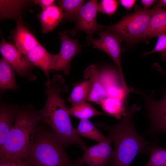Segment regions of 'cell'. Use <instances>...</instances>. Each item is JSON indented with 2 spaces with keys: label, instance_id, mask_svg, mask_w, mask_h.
<instances>
[{
  "label": "cell",
  "instance_id": "7a4b0ae2",
  "mask_svg": "<svg viewBox=\"0 0 166 166\" xmlns=\"http://www.w3.org/2000/svg\"><path fill=\"white\" fill-rule=\"evenodd\" d=\"M139 109V107L133 105L126 116L114 125L98 124L107 132L113 144L110 166H130L137 154H149L147 147L149 143L138 133L133 122L134 114Z\"/></svg>",
  "mask_w": 166,
  "mask_h": 166
},
{
  "label": "cell",
  "instance_id": "4316f807",
  "mask_svg": "<svg viewBox=\"0 0 166 166\" xmlns=\"http://www.w3.org/2000/svg\"><path fill=\"white\" fill-rule=\"evenodd\" d=\"M157 37V41L154 48L151 51L144 53L143 55L160 52L162 57L164 59L166 58V35L162 33L158 35Z\"/></svg>",
  "mask_w": 166,
  "mask_h": 166
},
{
  "label": "cell",
  "instance_id": "30bf717a",
  "mask_svg": "<svg viewBox=\"0 0 166 166\" xmlns=\"http://www.w3.org/2000/svg\"><path fill=\"white\" fill-rule=\"evenodd\" d=\"M112 141L108 137L94 145L87 147L76 161L88 166H109L113 153Z\"/></svg>",
  "mask_w": 166,
  "mask_h": 166
},
{
  "label": "cell",
  "instance_id": "e0dca14e",
  "mask_svg": "<svg viewBox=\"0 0 166 166\" xmlns=\"http://www.w3.org/2000/svg\"><path fill=\"white\" fill-rule=\"evenodd\" d=\"M148 28L143 40L157 37L166 31V10L155 6Z\"/></svg>",
  "mask_w": 166,
  "mask_h": 166
},
{
  "label": "cell",
  "instance_id": "cb8c5ba5",
  "mask_svg": "<svg viewBox=\"0 0 166 166\" xmlns=\"http://www.w3.org/2000/svg\"><path fill=\"white\" fill-rule=\"evenodd\" d=\"M91 87L90 81L88 79L76 85L69 97L67 101L72 105L87 101Z\"/></svg>",
  "mask_w": 166,
  "mask_h": 166
},
{
  "label": "cell",
  "instance_id": "6da1fadb",
  "mask_svg": "<svg viewBox=\"0 0 166 166\" xmlns=\"http://www.w3.org/2000/svg\"><path fill=\"white\" fill-rule=\"evenodd\" d=\"M47 98L45 105L40 110L42 121L47 124L65 146L77 144L84 150L85 142L76 133L73 126L65 100L61 94L69 88L62 76L56 74L46 82Z\"/></svg>",
  "mask_w": 166,
  "mask_h": 166
},
{
  "label": "cell",
  "instance_id": "4dcf8cb0",
  "mask_svg": "<svg viewBox=\"0 0 166 166\" xmlns=\"http://www.w3.org/2000/svg\"><path fill=\"white\" fill-rule=\"evenodd\" d=\"M156 0H141L140 2L143 8L148 9L152 5L157 2Z\"/></svg>",
  "mask_w": 166,
  "mask_h": 166
},
{
  "label": "cell",
  "instance_id": "d6a6232c",
  "mask_svg": "<svg viewBox=\"0 0 166 166\" xmlns=\"http://www.w3.org/2000/svg\"><path fill=\"white\" fill-rule=\"evenodd\" d=\"M71 166H84L83 164H80L76 161L74 162Z\"/></svg>",
  "mask_w": 166,
  "mask_h": 166
},
{
  "label": "cell",
  "instance_id": "d4e9b609",
  "mask_svg": "<svg viewBox=\"0 0 166 166\" xmlns=\"http://www.w3.org/2000/svg\"><path fill=\"white\" fill-rule=\"evenodd\" d=\"M147 149L149 157L144 166H166V149L156 143L148 146Z\"/></svg>",
  "mask_w": 166,
  "mask_h": 166
},
{
  "label": "cell",
  "instance_id": "83f0119b",
  "mask_svg": "<svg viewBox=\"0 0 166 166\" xmlns=\"http://www.w3.org/2000/svg\"><path fill=\"white\" fill-rule=\"evenodd\" d=\"M0 166H30L26 160L14 158L0 159Z\"/></svg>",
  "mask_w": 166,
  "mask_h": 166
},
{
  "label": "cell",
  "instance_id": "ffe728a7",
  "mask_svg": "<svg viewBox=\"0 0 166 166\" xmlns=\"http://www.w3.org/2000/svg\"><path fill=\"white\" fill-rule=\"evenodd\" d=\"M14 71L9 63L1 57L0 59V88L2 90H15L17 88Z\"/></svg>",
  "mask_w": 166,
  "mask_h": 166
},
{
  "label": "cell",
  "instance_id": "ac0fdd59",
  "mask_svg": "<svg viewBox=\"0 0 166 166\" xmlns=\"http://www.w3.org/2000/svg\"><path fill=\"white\" fill-rule=\"evenodd\" d=\"M18 107L16 105L1 103L0 107V147L3 144L13 127Z\"/></svg>",
  "mask_w": 166,
  "mask_h": 166
},
{
  "label": "cell",
  "instance_id": "f546056e",
  "mask_svg": "<svg viewBox=\"0 0 166 166\" xmlns=\"http://www.w3.org/2000/svg\"><path fill=\"white\" fill-rule=\"evenodd\" d=\"M136 1L135 0H120L118 1V2L125 8L127 13H128L131 10Z\"/></svg>",
  "mask_w": 166,
  "mask_h": 166
},
{
  "label": "cell",
  "instance_id": "f1b7e54d",
  "mask_svg": "<svg viewBox=\"0 0 166 166\" xmlns=\"http://www.w3.org/2000/svg\"><path fill=\"white\" fill-rule=\"evenodd\" d=\"M33 1L35 4L40 6L42 10L54 4L55 2L53 0H35Z\"/></svg>",
  "mask_w": 166,
  "mask_h": 166
},
{
  "label": "cell",
  "instance_id": "2e32d148",
  "mask_svg": "<svg viewBox=\"0 0 166 166\" xmlns=\"http://www.w3.org/2000/svg\"><path fill=\"white\" fill-rule=\"evenodd\" d=\"M41 23L42 32L46 33L52 31L63 20L62 9L55 4L42 10L37 16Z\"/></svg>",
  "mask_w": 166,
  "mask_h": 166
},
{
  "label": "cell",
  "instance_id": "5b68a950",
  "mask_svg": "<svg viewBox=\"0 0 166 166\" xmlns=\"http://www.w3.org/2000/svg\"><path fill=\"white\" fill-rule=\"evenodd\" d=\"M153 11V8L146 9L136 5L133 13L123 16L116 23L104 26L103 29L112 32L122 41L132 44L142 40Z\"/></svg>",
  "mask_w": 166,
  "mask_h": 166
},
{
  "label": "cell",
  "instance_id": "8fae6325",
  "mask_svg": "<svg viewBox=\"0 0 166 166\" xmlns=\"http://www.w3.org/2000/svg\"><path fill=\"white\" fill-rule=\"evenodd\" d=\"M65 30L58 32L61 40L59 52L56 54L55 65L53 70L61 71L68 75L70 70V63L73 58L80 52L78 41L70 38Z\"/></svg>",
  "mask_w": 166,
  "mask_h": 166
},
{
  "label": "cell",
  "instance_id": "44dd1931",
  "mask_svg": "<svg viewBox=\"0 0 166 166\" xmlns=\"http://www.w3.org/2000/svg\"><path fill=\"white\" fill-rule=\"evenodd\" d=\"M57 6L62 10L64 22H75L79 11L84 4L83 0H60L55 1Z\"/></svg>",
  "mask_w": 166,
  "mask_h": 166
},
{
  "label": "cell",
  "instance_id": "836d02e7",
  "mask_svg": "<svg viewBox=\"0 0 166 166\" xmlns=\"http://www.w3.org/2000/svg\"><path fill=\"white\" fill-rule=\"evenodd\" d=\"M164 33L166 35V31Z\"/></svg>",
  "mask_w": 166,
  "mask_h": 166
},
{
  "label": "cell",
  "instance_id": "7402d4cb",
  "mask_svg": "<svg viewBox=\"0 0 166 166\" xmlns=\"http://www.w3.org/2000/svg\"><path fill=\"white\" fill-rule=\"evenodd\" d=\"M75 130L77 133L80 136L98 143L103 141L107 137L102 134L88 119L80 120Z\"/></svg>",
  "mask_w": 166,
  "mask_h": 166
},
{
  "label": "cell",
  "instance_id": "5bb4252c",
  "mask_svg": "<svg viewBox=\"0 0 166 166\" xmlns=\"http://www.w3.org/2000/svg\"><path fill=\"white\" fill-rule=\"evenodd\" d=\"M12 34L14 45L25 56L40 44L33 34L20 21H17V26Z\"/></svg>",
  "mask_w": 166,
  "mask_h": 166
},
{
  "label": "cell",
  "instance_id": "603a6c76",
  "mask_svg": "<svg viewBox=\"0 0 166 166\" xmlns=\"http://www.w3.org/2000/svg\"><path fill=\"white\" fill-rule=\"evenodd\" d=\"M70 116L80 119H88L94 117L99 115H106L105 113L99 111L92 106L86 102L72 105L68 108Z\"/></svg>",
  "mask_w": 166,
  "mask_h": 166
},
{
  "label": "cell",
  "instance_id": "ba28073f",
  "mask_svg": "<svg viewBox=\"0 0 166 166\" xmlns=\"http://www.w3.org/2000/svg\"><path fill=\"white\" fill-rule=\"evenodd\" d=\"M145 100L146 107L149 118L152 133L166 134V90L161 98L156 100L152 97L138 91Z\"/></svg>",
  "mask_w": 166,
  "mask_h": 166
},
{
  "label": "cell",
  "instance_id": "e575fe53",
  "mask_svg": "<svg viewBox=\"0 0 166 166\" xmlns=\"http://www.w3.org/2000/svg\"><path fill=\"white\" fill-rule=\"evenodd\" d=\"M166 61V58L164 59Z\"/></svg>",
  "mask_w": 166,
  "mask_h": 166
},
{
  "label": "cell",
  "instance_id": "52a82bcc",
  "mask_svg": "<svg viewBox=\"0 0 166 166\" xmlns=\"http://www.w3.org/2000/svg\"><path fill=\"white\" fill-rule=\"evenodd\" d=\"M98 5L97 0H90L81 6L75 21V27L69 31L71 35L74 36L78 31L84 32L87 34L88 42L93 38L94 32L103 29L104 26L98 24L96 21Z\"/></svg>",
  "mask_w": 166,
  "mask_h": 166
},
{
  "label": "cell",
  "instance_id": "3957f363",
  "mask_svg": "<svg viewBox=\"0 0 166 166\" xmlns=\"http://www.w3.org/2000/svg\"><path fill=\"white\" fill-rule=\"evenodd\" d=\"M14 126L0 147V159L14 158L25 160L31 138L39 122L42 121L40 110L30 104L18 107Z\"/></svg>",
  "mask_w": 166,
  "mask_h": 166
},
{
  "label": "cell",
  "instance_id": "9a60e30c",
  "mask_svg": "<svg viewBox=\"0 0 166 166\" xmlns=\"http://www.w3.org/2000/svg\"><path fill=\"white\" fill-rule=\"evenodd\" d=\"M83 76L85 78L89 79L91 83L87 101L99 104L107 97V95L100 81L97 68L93 65L89 66L84 71Z\"/></svg>",
  "mask_w": 166,
  "mask_h": 166
},
{
  "label": "cell",
  "instance_id": "4fadbf2b",
  "mask_svg": "<svg viewBox=\"0 0 166 166\" xmlns=\"http://www.w3.org/2000/svg\"><path fill=\"white\" fill-rule=\"evenodd\" d=\"M33 66L41 69L48 79L49 73L54 67L56 55L49 53L40 44L30 50L26 56Z\"/></svg>",
  "mask_w": 166,
  "mask_h": 166
},
{
  "label": "cell",
  "instance_id": "d6986e66",
  "mask_svg": "<svg viewBox=\"0 0 166 166\" xmlns=\"http://www.w3.org/2000/svg\"><path fill=\"white\" fill-rule=\"evenodd\" d=\"M99 105L108 115L118 120L124 119L130 108L127 106L125 101L109 97L102 100Z\"/></svg>",
  "mask_w": 166,
  "mask_h": 166
},
{
  "label": "cell",
  "instance_id": "7c38bea8",
  "mask_svg": "<svg viewBox=\"0 0 166 166\" xmlns=\"http://www.w3.org/2000/svg\"><path fill=\"white\" fill-rule=\"evenodd\" d=\"M98 74L107 97L116 99L123 97L125 88L122 86L119 73L112 68H105L98 71Z\"/></svg>",
  "mask_w": 166,
  "mask_h": 166
},
{
  "label": "cell",
  "instance_id": "8992f818",
  "mask_svg": "<svg viewBox=\"0 0 166 166\" xmlns=\"http://www.w3.org/2000/svg\"><path fill=\"white\" fill-rule=\"evenodd\" d=\"M98 34L100 37L99 39L93 38L88 44L105 53L111 58L118 69L122 86L127 88L121 65V45L122 41L114 33L107 30H101L99 31Z\"/></svg>",
  "mask_w": 166,
  "mask_h": 166
},
{
  "label": "cell",
  "instance_id": "9c48e42d",
  "mask_svg": "<svg viewBox=\"0 0 166 166\" xmlns=\"http://www.w3.org/2000/svg\"><path fill=\"white\" fill-rule=\"evenodd\" d=\"M0 51L2 57L19 75L31 79L35 78L31 74L33 66L26 57L19 51L14 45L5 40L2 34Z\"/></svg>",
  "mask_w": 166,
  "mask_h": 166
},
{
  "label": "cell",
  "instance_id": "277c9868",
  "mask_svg": "<svg viewBox=\"0 0 166 166\" xmlns=\"http://www.w3.org/2000/svg\"><path fill=\"white\" fill-rule=\"evenodd\" d=\"M65 146L51 130L37 126L25 160L30 166H71Z\"/></svg>",
  "mask_w": 166,
  "mask_h": 166
},
{
  "label": "cell",
  "instance_id": "484cf974",
  "mask_svg": "<svg viewBox=\"0 0 166 166\" xmlns=\"http://www.w3.org/2000/svg\"><path fill=\"white\" fill-rule=\"evenodd\" d=\"M118 3V1L116 0H101L98 5V12L111 16L117 11Z\"/></svg>",
  "mask_w": 166,
  "mask_h": 166
},
{
  "label": "cell",
  "instance_id": "1f68e13d",
  "mask_svg": "<svg viewBox=\"0 0 166 166\" xmlns=\"http://www.w3.org/2000/svg\"><path fill=\"white\" fill-rule=\"evenodd\" d=\"M155 6L160 8H166V0H160L157 1Z\"/></svg>",
  "mask_w": 166,
  "mask_h": 166
}]
</instances>
